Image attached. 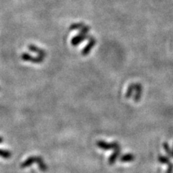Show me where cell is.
Instances as JSON below:
<instances>
[{"instance_id":"cell-1","label":"cell","mask_w":173,"mask_h":173,"mask_svg":"<svg viewBox=\"0 0 173 173\" xmlns=\"http://www.w3.org/2000/svg\"><path fill=\"white\" fill-rule=\"evenodd\" d=\"M97 146L98 147L104 150H109V149H117L120 148V144L117 142H114L112 143H107L104 141H98L97 142Z\"/></svg>"},{"instance_id":"cell-2","label":"cell","mask_w":173,"mask_h":173,"mask_svg":"<svg viewBox=\"0 0 173 173\" xmlns=\"http://www.w3.org/2000/svg\"><path fill=\"white\" fill-rule=\"evenodd\" d=\"M120 148L114 150V152L112 153L111 155L110 156L109 159H108V164H110V165H112V164H115L116 160H117L118 156H120Z\"/></svg>"},{"instance_id":"cell-3","label":"cell","mask_w":173,"mask_h":173,"mask_svg":"<svg viewBox=\"0 0 173 173\" xmlns=\"http://www.w3.org/2000/svg\"><path fill=\"white\" fill-rule=\"evenodd\" d=\"M38 164V167L41 170L42 172H46L48 170V166L44 163L43 158L41 156H35V162Z\"/></svg>"},{"instance_id":"cell-4","label":"cell","mask_w":173,"mask_h":173,"mask_svg":"<svg viewBox=\"0 0 173 173\" xmlns=\"http://www.w3.org/2000/svg\"><path fill=\"white\" fill-rule=\"evenodd\" d=\"M134 160H135V156L134 154H131V153L123 154L120 157V160L121 162H130Z\"/></svg>"},{"instance_id":"cell-5","label":"cell","mask_w":173,"mask_h":173,"mask_svg":"<svg viewBox=\"0 0 173 173\" xmlns=\"http://www.w3.org/2000/svg\"><path fill=\"white\" fill-rule=\"evenodd\" d=\"M35 162V156H30V157H28L27 160H26L25 161H24V162L22 163L20 165V167L26 168V167H28L32 165V164Z\"/></svg>"},{"instance_id":"cell-6","label":"cell","mask_w":173,"mask_h":173,"mask_svg":"<svg viewBox=\"0 0 173 173\" xmlns=\"http://www.w3.org/2000/svg\"><path fill=\"white\" fill-rule=\"evenodd\" d=\"M158 161L160 163H162V164H169L170 163V160L169 156H162V155H159Z\"/></svg>"},{"instance_id":"cell-7","label":"cell","mask_w":173,"mask_h":173,"mask_svg":"<svg viewBox=\"0 0 173 173\" xmlns=\"http://www.w3.org/2000/svg\"><path fill=\"white\" fill-rule=\"evenodd\" d=\"M163 147H164V149L165 151V152L167 154V156L169 157H173V154H172V150L170 149V146H169L168 143L164 142L163 144Z\"/></svg>"},{"instance_id":"cell-8","label":"cell","mask_w":173,"mask_h":173,"mask_svg":"<svg viewBox=\"0 0 173 173\" xmlns=\"http://www.w3.org/2000/svg\"><path fill=\"white\" fill-rule=\"evenodd\" d=\"M1 156L2 157L5 159H9L11 156V153L9 151L5 149H1Z\"/></svg>"},{"instance_id":"cell-9","label":"cell","mask_w":173,"mask_h":173,"mask_svg":"<svg viewBox=\"0 0 173 173\" xmlns=\"http://www.w3.org/2000/svg\"><path fill=\"white\" fill-rule=\"evenodd\" d=\"M166 173H173V164L172 163H170L168 164V168L167 170Z\"/></svg>"},{"instance_id":"cell-10","label":"cell","mask_w":173,"mask_h":173,"mask_svg":"<svg viewBox=\"0 0 173 173\" xmlns=\"http://www.w3.org/2000/svg\"><path fill=\"white\" fill-rule=\"evenodd\" d=\"M172 154H173V148H172Z\"/></svg>"}]
</instances>
